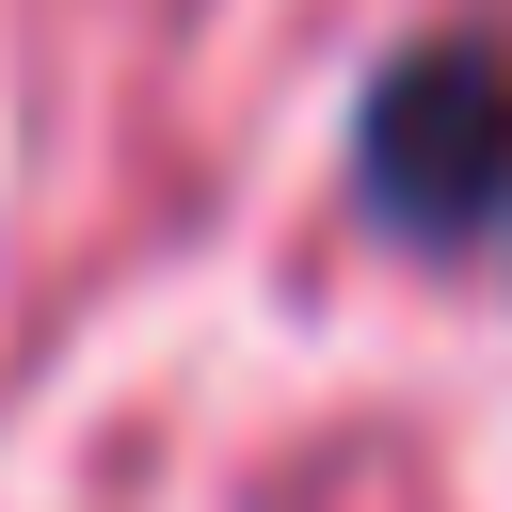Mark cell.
<instances>
[{"label":"cell","mask_w":512,"mask_h":512,"mask_svg":"<svg viewBox=\"0 0 512 512\" xmlns=\"http://www.w3.org/2000/svg\"><path fill=\"white\" fill-rule=\"evenodd\" d=\"M368 192L432 240H464L496 192H512V64L496 48H416L384 96H368Z\"/></svg>","instance_id":"1"}]
</instances>
